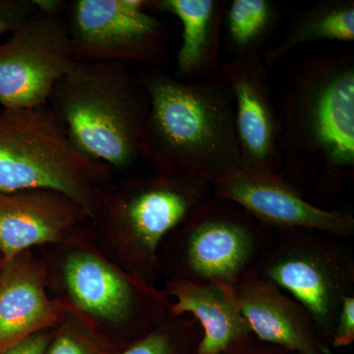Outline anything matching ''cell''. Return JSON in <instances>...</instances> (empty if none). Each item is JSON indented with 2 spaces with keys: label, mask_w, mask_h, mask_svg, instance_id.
I'll return each instance as SVG.
<instances>
[{
  "label": "cell",
  "mask_w": 354,
  "mask_h": 354,
  "mask_svg": "<svg viewBox=\"0 0 354 354\" xmlns=\"http://www.w3.org/2000/svg\"><path fill=\"white\" fill-rule=\"evenodd\" d=\"M38 9L37 0H0V37L15 31Z\"/></svg>",
  "instance_id": "7402d4cb"
},
{
  "label": "cell",
  "mask_w": 354,
  "mask_h": 354,
  "mask_svg": "<svg viewBox=\"0 0 354 354\" xmlns=\"http://www.w3.org/2000/svg\"><path fill=\"white\" fill-rule=\"evenodd\" d=\"M113 172L74 145L48 102L0 109V193L57 191L82 206L92 221Z\"/></svg>",
  "instance_id": "8992f818"
},
{
  "label": "cell",
  "mask_w": 354,
  "mask_h": 354,
  "mask_svg": "<svg viewBox=\"0 0 354 354\" xmlns=\"http://www.w3.org/2000/svg\"><path fill=\"white\" fill-rule=\"evenodd\" d=\"M220 354H297L279 346L261 342L255 337L241 342Z\"/></svg>",
  "instance_id": "d4e9b609"
},
{
  "label": "cell",
  "mask_w": 354,
  "mask_h": 354,
  "mask_svg": "<svg viewBox=\"0 0 354 354\" xmlns=\"http://www.w3.org/2000/svg\"><path fill=\"white\" fill-rule=\"evenodd\" d=\"M39 9L0 44V106L30 108L46 104L76 60L64 2L37 0Z\"/></svg>",
  "instance_id": "9c48e42d"
},
{
  "label": "cell",
  "mask_w": 354,
  "mask_h": 354,
  "mask_svg": "<svg viewBox=\"0 0 354 354\" xmlns=\"http://www.w3.org/2000/svg\"><path fill=\"white\" fill-rule=\"evenodd\" d=\"M120 351L67 310L44 354H115Z\"/></svg>",
  "instance_id": "44dd1931"
},
{
  "label": "cell",
  "mask_w": 354,
  "mask_h": 354,
  "mask_svg": "<svg viewBox=\"0 0 354 354\" xmlns=\"http://www.w3.org/2000/svg\"><path fill=\"white\" fill-rule=\"evenodd\" d=\"M148 0H73L64 17L76 62L152 67L167 55V27Z\"/></svg>",
  "instance_id": "30bf717a"
},
{
  "label": "cell",
  "mask_w": 354,
  "mask_h": 354,
  "mask_svg": "<svg viewBox=\"0 0 354 354\" xmlns=\"http://www.w3.org/2000/svg\"><path fill=\"white\" fill-rule=\"evenodd\" d=\"M137 73L149 99L140 157L155 174L211 188L241 167L234 97L221 71L188 82L150 66Z\"/></svg>",
  "instance_id": "6da1fadb"
},
{
  "label": "cell",
  "mask_w": 354,
  "mask_h": 354,
  "mask_svg": "<svg viewBox=\"0 0 354 354\" xmlns=\"http://www.w3.org/2000/svg\"><path fill=\"white\" fill-rule=\"evenodd\" d=\"M202 329L190 315H169L115 354H198Z\"/></svg>",
  "instance_id": "ffe728a7"
},
{
  "label": "cell",
  "mask_w": 354,
  "mask_h": 354,
  "mask_svg": "<svg viewBox=\"0 0 354 354\" xmlns=\"http://www.w3.org/2000/svg\"><path fill=\"white\" fill-rule=\"evenodd\" d=\"M353 0H325L298 16L281 43L265 53L264 64L271 71L279 59L295 46L318 41H353Z\"/></svg>",
  "instance_id": "ac0fdd59"
},
{
  "label": "cell",
  "mask_w": 354,
  "mask_h": 354,
  "mask_svg": "<svg viewBox=\"0 0 354 354\" xmlns=\"http://www.w3.org/2000/svg\"><path fill=\"white\" fill-rule=\"evenodd\" d=\"M209 191L208 186L155 172L113 180L97 216L88 221L93 239L115 264L157 286L162 242L209 199Z\"/></svg>",
  "instance_id": "5b68a950"
},
{
  "label": "cell",
  "mask_w": 354,
  "mask_h": 354,
  "mask_svg": "<svg viewBox=\"0 0 354 354\" xmlns=\"http://www.w3.org/2000/svg\"><path fill=\"white\" fill-rule=\"evenodd\" d=\"M279 151L281 174L319 194L354 177V62L349 53L304 60L286 84Z\"/></svg>",
  "instance_id": "7a4b0ae2"
},
{
  "label": "cell",
  "mask_w": 354,
  "mask_h": 354,
  "mask_svg": "<svg viewBox=\"0 0 354 354\" xmlns=\"http://www.w3.org/2000/svg\"><path fill=\"white\" fill-rule=\"evenodd\" d=\"M214 198L234 204L270 230L318 232L335 239L354 235L348 212L317 207L283 174L239 167L211 187Z\"/></svg>",
  "instance_id": "8fae6325"
},
{
  "label": "cell",
  "mask_w": 354,
  "mask_h": 354,
  "mask_svg": "<svg viewBox=\"0 0 354 354\" xmlns=\"http://www.w3.org/2000/svg\"><path fill=\"white\" fill-rule=\"evenodd\" d=\"M55 329L41 330V332L30 335L7 348L1 354H44Z\"/></svg>",
  "instance_id": "cb8c5ba5"
},
{
  "label": "cell",
  "mask_w": 354,
  "mask_h": 354,
  "mask_svg": "<svg viewBox=\"0 0 354 354\" xmlns=\"http://www.w3.org/2000/svg\"><path fill=\"white\" fill-rule=\"evenodd\" d=\"M48 102L70 140L88 158L113 171H127L141 158L149 99L129 64L76 62Z\"/></svg>",
  "instance_id": "277c9868"
},
{
  "label": "cell",
  "mask_w": 354,
  "mask_h": 354,
  "mask_svg": "<svg viewBox=\"0 0 354 354\" xmlns=\"http://www.w3.org/2000/svg\"><path fill=\"white\" fill-rule=\"evenodd\" d=\"M255 268L301 305L321 339L330 346L346 297L354 295V261L349 250L318 232H279Z\"/></svg>",
  "instance_id": "ba28073f"
},
{
  "label": "cell",
  "mask_w": 354,
  "mask_h": 354,
  "mask_svg": "<svg viewBox=\"0 0 354 354\" xmlns=\"http://www.w3.org/2000/svg\"><path fill=\"white\" fill-rule=\"evenodd\" d=\"M232 288L256 339L297 354H332L306 310L255 270Z\"/></svg>",
  "instance_id": "9a60e30c"
},
{
  "label": "cell",
  "mask_w": 354,
  "mask_h": 354,
  "mask_svg": "<svg viewBox=\"0 0 354 354\" xmlns=\"http://www.w3.org/2000/svg\"><path fill=\"white\" fill-rule=\"evenodd\" d=\"M278 20L270 0H234L227 4L225 23L234 58H264L266 41Z\"/></svg>",
  "instance_id": "d6986e66"
},
{
  "label": "cell",
  "mask_w": 354,
  "mask_h": 354,
  "mask_svg": "<svg viewBox=\"0 0 354 354\" xmlns=\"http://www.w3.org/2000/svg\"><path fill=\"white\" fill-rule=\"evenodd\" d=\"M1 261H2V260H1V258H0V263H1Z\"/></svg>",
  "instance_id": "484cf974"
},
{
  "label": "cell",
  "mask_w": 354,
  "mask_h": 354,
  "mask_svg": "<svg viewBox=\"0 0 354 354\" xmlns=\"http://www.w3.org/2000/svg\"><path fill=\"white\" fill-rule=\"evenodd\" d=\"M88 221L82 206L57 191L0 193V258L57 245Z\"/></svg>",
  "instance_id": "4fadbf2b"
},
{
  "label": "cell",
  "mask_w": 354,
  "mask_h": 354,
  "mask_svg": "<svg viewBox=\"0 0 354 354\" xmlns=\"http://www.w3.org/2000/svg\"><path fill=\"white\" fill-rule=\"evenodd\" d=\"M234 102V123L241 167L281 174V123L272 106L269 71L261 57L232 58L221 65Z\"/></svg>",
  "instance_id": "7c38bea8"
},
{
  "label": "cell",
  "mask_w": 354,
  "mask_h": 354,
  "mask_svg": "<svg viewBox=\"0 0 354 354\" xmlns=\"http://www.w3.org/2000/svg\"><path fill=\"white\" fill-rule=\"evenodd\" d=\"M227 2L221 0H153L151 12L171 14L183 27V41L176 57V78L195 81L220 72L221 32Z\"/></svg>",
  "instance_id": "e0dca14e"
},
{
  "label": "cell",
  "mask_w": 354,
  "mask_h": 354,
  "mask_svg": "<svg viewBox=\"0 0 354 354\" xmlns=\"http://www.w3.org/2000/svg\"><path fill=\"white\" fill-rule=\"evenodd\" d=\"M271 230L234 204L209 198L162 242L160 278L234 286L255 270Z\"/></svg>",
  "instance_id": "52a82bcc"
},
{
  "label": "cell",
  "mask_w": 354,
  "mask_h": 354,
  "mask_svg": "<svg viewBox=\"0 0 354 354\" xmlns=\"http://www.w3.org/2000/svg\"><path fill=\"white\" fill-rule=\"evenodd\" d=\"M354 342V295L344 298L335 321L330 348H341Z\"/></svg>",
  "instance_id": "603a6c76"
},
{
  "label": "cell",
  "mask_w": 354,
  "mask_h": 354,
  "mask_svg": "<svg viewBox=\"0 0 354 354\" xmlns=\"http://www.w3.org/2000/svg\"><path fill=\"white\" fill-rule=\"evenodd\" d=\"M39 250L50 295L118 349L171 315L165 290L109 259L95 244L88 221L59 244Z\"/></svg>",
  "instance_id": "3957f363"
},
{
  "label": "cell",
  "mask_w": 354,
  "mask_h": 354,
  "mask_svg": "<svg viewBox=\"0 0 354 354\" xmlns=\"http://www.w3.org/2000/svg\"><path fill=\"white\" fill-rule=\"evenodd\" d=\"M171 314L190 315L202 329L198 354H220L254 335L242 314L232 286L164 279Z\"/></svg>",
  "instance_id": "2e32d148"
},
{
  "label": "cell",
  "mask_w": 354,
  "mask_h": 354,
  "mask_svg": "<svg viewBox=\"0 0 354 354\" xmlns=\"http://www.w3.org/2000/svg\"><path fill=\"white\" fill-rule=\"evenodd\" d=\"M67 313L48 290L44 258L26 251L0 263V354L41 330L55 329Z\"/></svg>",
  "instance_id": "5bb4252c"
}]
</instances>
